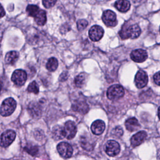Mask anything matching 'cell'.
I'll return each mask as SVG.
<instances>
[{
	"label": "cell",
	"mask_w": 160,
	"mask_h": 160,
	"mask_svg": "<svg viewBox=\"0 0 160 160\" xmlns=\"http://www.w3.org/2000/svg\"><path fill=\"white\" fill-rule=\"evenodd\" d=\"M125 126L127 130L132 132L138 130L140 127V124H139L138 121L136 118H130L126 121Z\"/></svg>",
	"instance_id": "obj_15"
},
{
	"label": "cell",
	"mask_w": 160,
	"mask_h": 160,
	"mask_svg": "<svg viewBox=\"0 0 160 160\" xmlns=\"http://www.w3.org/2000/svg\"><path fill=\"white\" fill-rule=\"evenodd\" d=\"M19 58V53L17 51H12L8 52L5 56V62L6 64H14Z\"/></svg>",
	"instance_id": "obj_18"
},
{
	"label": "cell",
	"mask_w": 160,
	"mask_h": 160,
	"mask_svg": "<svg viewBox=\"0 0 160 160\" xmlns=\"http://www.w3.org/2000/svg\"><path fill=\"white\" fill-rule=\"evenodd\" d=\"M86 80V75L84 73H81L78 74L74 79V83L77 87H82Z\"/></svg>",
	"instance_id": "obj_21"
},
{
	"label": "cell",
	"mask_w": 160,
	"mask_h": 160,
	"mask_svg": "<svg viewBox=\"0 0 160 160\" xmlns=\"http://www.w3.org/2000/svg\"><path fill=\"white\" fill-rule=\"evenodd\" d=\"M27 79V74L22 69H17L14 71L11 76L12 81L17 86H21Z\"/></svg>",
	"instance_id": "obj_7"
},
{
	"label": "cell",
	"mask_w": 160,
	"mask_h": 160,
	"mask_svg": "<svg viewBox=\"0 0 160 160\" xmlns=\"http://www.w3.org/2000/svg\"><path fill=\"white\" fill-rule=\"evenodd\" d=\"M88 25V22L86 19H79L77 22V28L79 31L84 30Z\"/></svg>",
	"instance_id": "obj_24"
},
{
	"label": "cell",
	"mask_w": 160,
	"mask_h": 160,
	"mask_svg": "<svg viewBox=\"0 0 160 160\" xmlns=\"http://www.w3.org/2000/svg\"><path fill=\"white\" fill-rule=\"evenodd\" d=\"M130 57L134 62H142L148 58V53L144 49H138L131 52Z\"/></svg>",
	"instance_id": "obj_12"
},
{
	"label": "cell",
	"mask_w": 160,
	"mask_h": 160,
	"mask_svg": "<svg viewBox=\"0 0 160 160\" xmlns=\"http://www.w3.org/2000/svg\"><path fill=\"white\" fill-rule=\"evenodd\" d=\"M34 18L38 25L43 26L46 22V12L44 10L40 9Z\"/></svg>",
	"instance_id": "obj_17"
},
{
	"label": "cell",
	"mask_w": 160,
	"mask_h": 160,
	"mask_svg": "<svg viewBox=\"0 0 160 160\" xmlns=\"http://www.w3.org/2000/svg\"><path fill=\"white\" fill-rule=\"evenodd\" d=\"M104 150L108 155L113 157L118 155L120 152V146L116 141L110 140L106 142Z\"/></svg>",
	"instance_id": "obj_9"
},
{
	"label": "cell",
	"mask_w": 160,
	"mask_h": 160,
	"mask_svg": "<svg viewBox=\"0 0 160 160\" xmlns=\"http://www.w3.org/2000/svg\"><path fill=\"white\" fill-rule=\"evenodd\" d=\"M124 94V90L119 84H114L110 86L107 91V96L111 100H116L122 97Z\"/></svg>",
	"instance_id": "obj_3"
},
{
	"label": "cell",
	"mask_w": 160,
	"mask_h": 160,
	"mask_svg": "<svg viewBox=\"0 0 160 160\" xmlns=\"http://www.w3.org/2000/svg\"><path fill=\"white\" fill-rule=\"evenodd\" d=\"M159 31H160V28H159Z\"/></svg>",
	"instance_id": "obj_30"
},
{
	"label": "cell",
	"mask_w": 160,
	"mask_h": 160,
	"mask_svg": "<svg viewBox=\"0 0 160 160\" xmlns=\"http://www.w3.org/2000/svg\"><path fill=\"white\" fill-rule=\"evenodd\" d=\"M148 78L146 72L142 70H139L138 71L135 76L134 82L136 87L138 88H142L145 87L148 83Z\"/></svg>",
	"instance_id": "obj_11"
},
{
	"label": "cell",
	"mask_w": 160,
	"mask_h": 160,
	"mask_svg": "<svg viewBox=\"0 0 160 160\" xmlns=\"http://www.w3.org/2000/svg\"><path fill=\"white\" fill-rule=\"evenodd\" d=\"M16 102L12 98H8L3 101L1 106V114L2 116L11 115L15 110Z\"/></svg>",
	"instance_id": "obj_2"
},
{
	"label": "cell",
	"mask_w": 160,
	"mask_h": 160,
	"mask_svg": "<svg viewBox=\"0 0 160 160\" xmlns=\"http://www.w3.org/2000/svg\"><path fill=\"white\" fill-rule=\"evenodd\" d=\"M147 137V133L144 131H141L134 134L131 138V144L135 148L140 145L144 141Z\"/></svg>",
	"instance_id": "obj_13"
},
{
	"label": "cell",
	"mask_w": 160,
	"mask_h": 160,
	"mask_svg": "<svg viewBox=\"0 0 160 160\" xmlns=\"http://www.w3.org/2000/svg\"><path fill=\"white\" fill-rule=\"evenodd\" d=\"M141 32L139 26L137 24H133L128 27H123L120 31L119 34L122 39H126L128 38L136 39L139 36Z\"/></svg>",
	"instance_id": "obj_1"
},
{
	"label": "cell",
	"mask_w": 160,
	"mask_h": 160,
	"mask_svg": "<svg viewBox=\"0 0 160 160\" xmlns=\"http://www.w3.org/2000/svg\"><path fill=\"white\" fill-rule=\"evenodd\" d=\"M102 19L103 22L108 27H114L118 23L116 14L111 10H106L103 12Z\"/></svg>",
	"instance_id": "obj_8"
},
{
	"label": "cell",
	"mask_w": 160,
	"mask_h": 160,
	"mask_svg": "<svg viewBox=\"0 0 160 160\" xmlns=\"http://www.w3.org/2000/svg\"><path fill=\"white\" fill-rule=\"evenodd\" d=\"M57 150L60 156L64 159L71 158L73 152L72 146L66 142H61L59 143L57 146Z\"/></svg>",
	"instance_id": "obj_5"
},
{
	"label": "cell",
	"mask_w": 160,
	"mask_h": 160,
	"mask_svg": "<svg viewBox=\"0 0 160 160\" xmlns=\"http://www.w3.org/2000/svg\"><path fill=\"white\" fill-rule=\"evenodd\" d=\"M58 66V62L56 58H51L48 59L46 64V68L49 71H54Z\"/></svg>",
	"instance_id": "obj_19"
},
{
	"label": "cell",
	"mask_w": 160,
	"mask_h": 160,
	"mask_svg": "<svg viewBox=\"0 0 160 160\" xmlns=\"http://www.w3.org/2000/svg\"><path fill=\"white\" fill-rule=\"evenodd\" d=\"M39 86L36 81H32V82H31L28 87V91L29 92L38 94L39 92Z\"/></svg>",
	"instance_id": "obj_22"
},
{
	"label": "cell",
	"mask_w": 160,
	"mask_h": 160,
	"mask_svg": "<svg viewBox=\"0 0 160 160\" xmlns=\"http://www.w3.org/2000/svg\"><path fill=\"white\" fill-rule=\"evenodd\" d=\"M91 129L92 132L95 135H100L105 129V123L102 120H96L91 124Z\"/></svg>",
	"instance_id": "obj_14"
},
{
	"label": "cell",
	"mask_w": 160,
	"mask_h": 160,
	"mask_svg": "<svg viewBox=\"0 0 160 160\" xmlns=\"http://www.w3.org/2000/svg\"><path fill=\"white\" fill-rule=\"evenodd\" d=\"M112 134L115 136L121 137L123 134V131L121 127H116L112 130Z\"/></svg>",
	"instance_id": "obj_26"
},
{
	"label": "cell",
	"mask_w": 160,
	"mask_h": 160,
	"mask_svg": "<svg viewBox=\"0 0 160 160\" xmlns=\"http://www.w3.org/2000/svg\"><path fill=\"white\" fill-rule=\"evenodd\" d=\"M153 80L154 81V82L158 85L160 86V71L156 72L154 76H153Z\"/></svg>",
	"instance_id": "obj_27"
},
{
	"label": "cell",
	"mask_w": 160,
	"mask_h": 160,
	"mask_svg": "<svg viewBox=\"0 0 160 160\" xmlns=\"http://www.w3.org/2000/svg\"><path fill=\"white\" fill-rule=\"evenodd\" d=\"M104 30L102 27L94 25L89 31V37L92 41H98L103 36Z\"/></svg>",
	"instance_id": "obj_10"
},
{
	"label": "cell",
	"mask_w": 160,
	"mask_h": 160,
	"mask_svg": "<svg viewBox=\"0 0 160 160\" xmlns=\"http://www.w3.org/2000/svg\"><path fill=\"white\" fill-rule=\"evenodd\" d=\"M16 132L11 129H8L1 134V146L4 148L9 146L15 139Z\"/></svg>",
	"instance_id": "obj_6"
},
{
	"label": "cell",
	"mask_w": 160,
	"mask_h": 160,
	"mask_svg": "<svg viewBox=\"0 0 160 160\" xmlns=\"http://www.w3.org/2000/svg\"><path fill=\"white\" fill-rule=\"evenodd\" d=\"M158 115L159 118L160 119V106H159V108H158Z\"/></svg>",
	"instance_id": "obj_29"
},
{
	"label": "cell",
	"mask_w": 160,
	"mask_h": 160,
	"mask_svg": "<svg viewBox=\"0 0 160 160\" xmlns=\"http://www.w3.org/2000/svg\"><path fill=\"white\" fill-rule=\"evenodd\" d=\"M39 8L38 6L34 5V4H29L26 8V12H28V15L30 16H32L33 18L35 17V16L38 14V12L39 11Z\"/></svg>",
	"instance_id": "obj_20"
},
{
	"label": "cell",
	"mask_w": 160,
	"mask_h": 160,
	"mask_svg": "<svg viewBox=\"0 0 160 160\" xmlns=\"http://www.w3.org/2000/svg\"><path fill=\"white\" fill-rule=\"evenodd\" d=\"M116 8L122 12H127L131 7V4L128 0H118L114 4Z\"/></svg>",
	"instance_id": "obj_16"
},
{
	"label": "cell",
	"mask_w": 160,
	"mask_h": 160,
	"mask_svg": "<svg viewBox=\"0 0 160 160\" xmlns=\"http://www.w3.org/2000/svg\"><path fill=\"white\" fill-rule=\"evenodd\" d=\"M62 131L64 138L68 139H72L77 132V128L73 121H68L64 124Z\"/></svg>",
	"instance_id": "obj_4"
},
{
	"label": "cell",
	"mask_w": 160,
	"mask_h": 160,
	"mask_svg": "<svg viewBox=\"0 0 160 160\" xmlns=\"http://www.w3.org/2000/svg\"><path fill=\"white\" fill-rule=\"evenodd\" d=\"M56 2V0H42V4L46 8H50L52 7Z\"/></svg>",
	"instance_id": "obj_25"
},
{
	"label": "cell",
	"mask_w": 160,
	"mask_h": 160,
	"mask_svg": "<svg viewBox=\"0 0 160 160\" xmlns=\"http://www.w3.org/2000/svg\"><path fill=\"white\" fill-rule=\"evenodd\" d=\"M62 129V128L61 126L60 127L58 126V128H57V127L54 128L53 131H52V134L54 135V138H58V139H62L63 138Z\"/></svg>",
	"instance_id": "obj_23"
},
{
	"label": "cell",
	"mask_w": 160,
	"mask_h": 160,
	"mask_svg": "<svg viewBox=\"0 0 160 160\" xmlns=\"http://www.w3.org/2000/svg\"><path fill=\"white\" fill-rule=\"evenodd\" d=\"M4 15V9L3 8L1 7V17H2Z\"/></svg>",
	"instance_id": "obj_28"
}]
</instances>
